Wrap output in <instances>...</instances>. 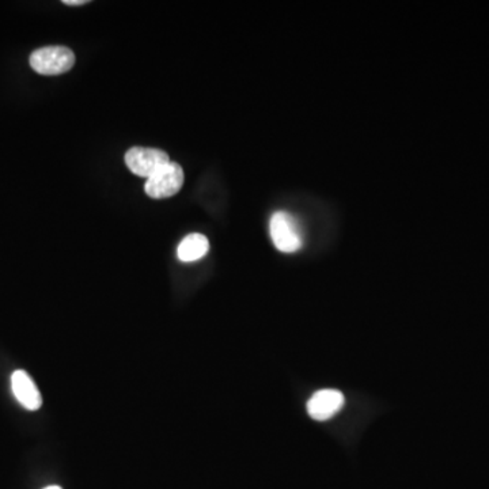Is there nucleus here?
<instances>
[{"label":"nucleus","instance_id":"f257e3e1","mask_svg":"<svg viewBox=\"0 0 489 489\" xmlns=\"http://www.w3.org/2000/svg\"><path fill=\"white\" fill-rule=\"evenodd\" d=\"M269 234L275 248L282 253H295L303 246V234L299 221L291 213L279 211L269 221Z\"/></svg>","mask_w":489,"mask_h":489},{"label":"nucleus","instance_id":"f03ea898","mask_svg":"<svg viewBox=\"0 0 489 489\" xmlns=\"http://www.w3.org/2000/svg\"><path fill=\"white\" fill-rule=\"evenodd\" d=\"M75 65V55L67 47H45L30 55V66L41 75H60Z\"/></svg>","mask_w":489,"mask_h":489},{"label":"nucleus","instance_id":"7ed1b4c3","mask_svg":"<svg viewBox=\"0 0 489 489\" xmlns=\"http://www.w3.org/2000/svg\"><path fill=\"white\" fill-rule=\"evenodd\" d=\"M183 181L185 175L182 167L178 163L170 162L146 181L144 190L147 196L155 200L169 198L180 192Z\"/></svg>","mask_w":489,"mask_h":489},{"label":"nucleus","instance_id":"20e7f679","mask_svg":"<svg viewBox=\"0 0 489 489\" xmlns=\"http://www.w3.org/2000/svg\"><path fill=\"white\" fill-rule=\"evenodd\" d=\"M170 162L172 160H170L169 155L162 150L132 147L126 154L128 169L134 175L147 178V180Z\"/></svg>","mask_w":489,"mask_h":489},{"label":"nucleus","instance_id":"39448f33","mask_svg":"<svg viewBox=\"0 0 489 489\" xmlns=\"http://www.w3.org/2000/svg\"><path fill=\"white\" fill-rule=\"evenodd\" d=\"M345 397L336 389H322L313 394L307 402V412L313 420L326 422L335 417L343 409Z\"/></svg>","mask_w":489,"mask_h":489},{"label":"nucleus","instance_id":"423d86ee","mask_svg":"<svg viewBox=\"0 0 489 489\" xmlns=\"http://www.w3.org/2000/svg\"><path fill=\"white\" fill-rule=\"evenodd\" d=\"M12 389L15 399L27 411H37L43 405V397L32 376L24 370H17L12 376Z\"/></svg>","mask_w":489,"mask_h":489},{"label":"nucleus","instance_id":"0eeeda50","mask_svg":"<svg viewBox=\"0 0 489 489\" xmlns=\"http://www.w3.org/2000/svg\"><path fill=\"white\" fill-rule=\"evenodd\" d=\"M210 251V241L203 234H190L178 244V259L183 262H193L203 259Z\"/></svg>","mask_w":489,"mask_h":489},{"label":"nucleus","instance_id":"6e6552de","mask_svg":"<svg viewBox=\"0 0 489 489\" xmlns=\"http://www.w3.org/2000/svg\"><path fill=\"white\" fill-rule=\"evenodd\" d=\"M85 4H88V0H65V4L67 6H79Z\"/></svg>","mask_w":489,"mask_h":489},{"label":"nucleus","instance_id":"1a4fd4ad","mask_svg":"<svg viewBox=\"0 0 489 489\" xmlns=\"http://www.w3.org/2000/svg\"><path fill=\"white\" fill-rule=\"evenodd\" d=\"M44 489H63V488H60V486H58V485H50V486H47V488H44Z\"/></svg>","mask_w":489,"mask_h":489}]
</instances>
